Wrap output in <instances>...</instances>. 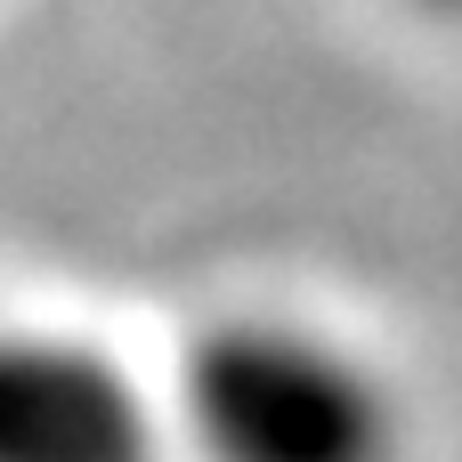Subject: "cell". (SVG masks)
<instances>
[{
  "label": "cell",
  "instance_id": "1",
  "mask_svg": "<svg viewBox=\"0 0 462 462\" xmlns=\"http://www.w3.org/2000/svg\"><path fill=\"white\" fill-rule=\"evenodd\" d=\"M203 462H406V406L374 357L292 317H227L179 365Z\"/></svg>",
  "mask_w": 462,
  "mask_h": 462
},
{
  "label": "cell",
  "instance_id": "2",
  "mask_svg": "<svg viewBox=\"0 0 462 462\" xmlns=\"http://www.w3.org/2000/svg\"><path fill=\"white\" fill-rule=\"evenodd\" d=\"M154 406L89 341L0 317V462H154Z\"/></svg>",
  "mask_w": 462,
  "mask_h": 462
},
{
  "label": "cell",
  "instance_id": "3",
  "mask_svg": "<svg viewBox=\"0 0 462 462\" xmlns=\"http://www.w3.org/2000/svg\"><path fill=\"white\" fill-rule=\"evenodd\" d=\"M414 8H430V16H462V0H414Z\"/></svg>",
  "mask_w": 462,
  "mask_h": 462
}]
</instances>
